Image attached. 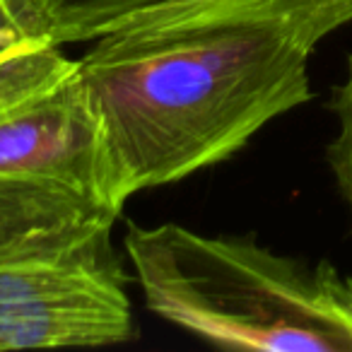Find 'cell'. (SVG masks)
Instances as JSON below:
<instances>
[{"mask_svg": "<svg viewBox=\"0 0 352 352\" xmlns=\"http://www.w3.org/2000/svg\"><path fill=\"white\" fill-rule=\"evenodd\" d=\"M314 51L268 20L116 30L80 58L123 201L220 164L311 99Z\"/></svg>", "mask_w": 352, "mask_h": 352, "instance_id": "obj_1", "label": "cell"}, {"mask_svg": "<svg viewBox=\"0 0 352 352\" xmlns=\"http://www.w3.org/2000/svg\"><path fill=\"white\" fill-rule=\"evenodd\" d=\"M217 20L278 22L314 51L321 39L350 25L352 0H174L123 22L118 30L186 27Z\"/></svg>", "mask_w": 352, "mask_h": 352, "instance_id": "obj_5", "label": "cell"}, {"mask_svg": "<svg viewBox=\"0 0 352 352\" xmlns=\"http://www.w3.org/2000/svg\"><path fill=\"white\" fill-rule=\"evenodd\" d=\"M27 17L51 44H82L118 30L123 22L174 0H20Z\"/></svg>", "mask_w": 352, "mask_h": 352, "instance_id": "obj_6", "label": "cell"}, {"mask_svg": "<svg viewBox=\"0 0 352 352\" xmlns=\"http://www.w3.org/2000/svg\"><path fill=\"white\" fill-rule=\"evenodd\" d=\"M123 206L80 60L56 44L0 60V249L116 225Z\"/></svg>", "mask_w": 352, "mask_h": 352, "instance_id": "obj_3", "label": "cell"}, {"mask_svg": "<svg viewBox=\"0 0 352 352\" xmlns=\"http://www.w3.org/2000/svg\"><path fill=\"white\" fill-rule=\"evenodd\" d=\"M41 44L51 41L34 30L20 0H0V60Z\"/></svg>", "mask_w": 352, "mask_h": 352, "instance_id": "obj_8", "label": "cell"}, {"mask_svg": "<svg viewBox=\"0 0 352 352\" xmlns=\"http://www.w3.org/2000/svg\"><path fill=\"white\" fill-rule=\"evenodd\" d=\"M145 307L230 350L352 352V278L275 254L254 236L128 227Z\"/></svg>", "mask_w": 352, "mask_h": 352, "instance_id": "obj_2", "label": "cell"}, {"mask_svg": "<svg viewBox=\"0 0 352 352\" xmlns=\"http://www.w3.org/2000/svg\"><path fill=\"white\" fill-rule=\"evenodd\" d=\"M328 109L338 121V131L328 145V166L352 215V54L347 56L345 75L333 87Z\"/></svg>", "mask_w": 352, "mask_h": 352, "instance_id": "obj_7", "label": "cell"}, {"mask_svg": "<svg viewBox=\"0 0 352 352\" xmlns=\"http://www.w3.org/2000/svg\"><path fill=\"white\" fill-rule=\"evenodd\" d=\"M113 222L0 249V350L128 342L138 321Z\"/></svg>", "mask_w": 352, "mask_h": 352, "instance_id": "obj_4", "label": "cell"}]
</instances>
